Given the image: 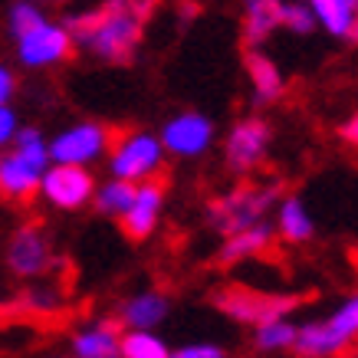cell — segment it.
I'll return each instance as SVG.
<instances>
[{
    "mask_svg": "<svg viewBox=\"0 0 358 358\" xmlns=\"http://www.w3.org/2000/svg\"><path fill=\"white\" fill-rule=\"evenodd\" d=\"M158 0H99L96 7L66 17L79 50L109 66H129L145 40V23L155 13Z\"/></svg>",
    "mask_w": 358,
    "mask_h": 358,
    "instance_id": "6da1fadb",
    "label": "cell"
},
{
    "mask_svg": "<svg viewBox=\"0 0 358 358\" xmlns=\"http://www.w3.org/2000/svg\"><path fill=\"white\" fill-rule=\"evenodd\" d=\"M50 164V138L36 125H20L7 155H0V197L30 201L40 194V178Z\"/></svg>",
    "mask_w": 358,
    "mask_h": 358,
    "instance_id": "7a4b0ae2",
    "label": "cell"
},
{
    "mask_svg": "<svg viewBox=\"0 0 358 358\" xmlns=\"http://www.w3.org/2000/svg\"><path fill=\"white\" fill-rule=\"evenodd\" d=\"M276 201H280L276 185H237L207 204V227L220 237H230L237 230L263 224L270 210H276Z\"/></svg>",
    "mask_w": 358,
    "mask_h": 358,
    "instance_id": "3957f363",
    "label": "cell"
},
{
    "mask_svg": "<svg viewBox=\"0 0 358 358\" xmlns=\"http://www.w3.org/2000/svg\"><path fill=\"white\" fill-rule=\"evenodd\" d=\"M106 158H109L112 178L141 185V181H148V178H155V174L162 171L168 152H164L158 131L135 129V131H129V135H122L119 141H112V148Z\"/></svg>",
    "mask_w": 358,
    "mask_h": 358,
    "instance_id": "277c9868",
    "label": "cell"
},
{
    "mask_svg": "<svg viewBox=\"0 0 358 358\" xmlns=\"http://www.w3.org/2000/svg\"><path fill=\"white\" fill-rule=\"evenodd\" d=\"M210 303L217 306L224 315H230L240 326H260L280 315H289L299 309V296H282V293H260L250 286H220L217 293L210 296Z\"/></svg>",
    "mask_w": 358,
    "mask_h": 358,
    "instance_id": "5b68a950",
    "label": "cell"
},
{
    "mask_svg": "<svg viewBox=\"0 0 358 358\" xmlns=\"http://www.w3.org/2000/svg\"><path fill=\"white\" fill-rule=\"evenodd\" d=\"M17 50V63L23 69H53V66L66 63L69 56L76 53V40L73 33L66 30L63 20H50L36 23L33 30H27L23 36L13 40Z\"/></svg>",
    "mask_w": 358,
    "mask_h": 358,
    "instance_id": "8992f818",
    "label": "cell"
},
{
    "mask_svg": "<svg viewBox=\"0 0 358 358\" xmlns=\"http://www.w3.org/2000/svg\"><path fill=\"white\" fill-rule=\"evenodd\" d=\"M96 185V174L86 164L50 162L40 178V197L56 210H83L86 204H92Z\"/></svg>",
    "mask_w": 358,
    "mask_h": 358,
    "instance_id": "52a82bcc",
    "label": "cell"
},
{
    "mask_svg": "<svg viewBox=\"0 0 358 358\" xmlns=\"http://www.w3.org/2000/svg\"><path fill=\"white\" fill-rule=\"evenodd\" d=\"M112 148V131L102 122L83 119L66 125L63 131H56L50 138V162H63V164H92L99 158H106Z\"/></svg>",
    "mask_w": 358,
    "mask_h": 358,
    "instance_id": "ba28073f",
    "label": "cell"
},
{
    "mask_svg": "<svg viewBox=\"0 0 358 358\" xmlns=\"http://www.w3.org/2000/svg\"><path fill=\"white\" fill-rule=\"evenodd\" d=\"M273 145V125L263 115H247L230 125L227 138H224V162L234 174H250L263 164Z\"/></svg>",
    "mask_w": 358,
    "mask_h": 358,
    "instance_id": "9c48e42d",
    "label": "cell"
},
{
    "mask_svg": "<svg viewBox=\"0 0 358 358\" xmlns=\"http://www.w3.org/2000/svg\"><path fill=\"white\" fill-rule=\"evenodd\" d=\"M158 138H162L164 152L171 155V158H181V162H194L201 155H207L214 148V141H217V125L210 115L204 112H178L171 119L162 125L158 131Z\"/></svg>",
    "mask_w": 358,
    "mask_h": 358,
    "instance_id": "30bf717a",
    "label": "cell"
},
{
    "mask_svg": "<svg viewBox=\"0 0 358 358\" xmlns=\"http://www.w3.org/2000/svg\"><path fill=\"white\" fill-rule=\"evenodd\" d=\"M3 260H7V270L20 280H40L53 270V243L46 237V230L40 224H20L7 237V247H3Z\"/></svg>",
    "mask_w": 358,
    "mask_h": 358,
    "instance_id": "8fae6325",
    "label": "cell"
},
{
    "mask_svg": "<svg viewBox=\"0 0 358 358\" xmlns=\"http://www.w3.org/2000/svg\"><path fill=\"white\" fill-rule=\"evenodd\" d=\"M162 210H164V185L162 181H155V178L141 181V185L135 187V201H131V207L119 217L122 234H125L129 240H135V243L148 240L155 230H158Z\"/></svg>",
    "mask_w": 358,
    "mask_h": 358,
    "instance_id": "7c38bea8",
    "label": "cell"
},
{
    "mask_svg": "<svg viewBox=\"0 0 358 358\" xmlns=\"http://www.w3.org/2000/svg\"><path fill=\"white\" fill-rule=\"evenodd\" d=\"M69 348H73V358H122V322L96 319L73 332Z\"/></svg>",
    "mask_w": 358,
    "mask_h": 358,
    "instance_id": "4fadbf2b",
    "label": "cell"
},
{
    "mask_svg": "<svg viewBox=\"0 0 358 358\" xmlns=\"http://www.w3.org/2000/svg\"><path fill=\"white\" fill-rule=\"evenodd\" d=\"M243 66H247L250 92H253V102H257V106H273L276 99H282V92H286L282 69L276 66V59H273V56L263 53V46L247 50Z\"/></svg>",
    "mask_w": 358,
    "mask_h": 358,
    "instance_id": "5bb4252c",
    "label": "cell"
},
{
    "mask_svg": "<svg viewBox=\"0 0 358 358\" xmlns=\"http://www.w3.org/2000/svg\"><path fill=\"white\" fill-rule=\"evenodd\" d=\"M171 315V299L158 289H141V293L129 296L119 306V319L122 329H158Z\"/></svg>",
    "mask_w": 358,
    "mask_h": 358,
    "instance_id": "9a60e30c",
    "label": "cell"
},
{
    "mask_svg": "<svg viewBox=\"0 0 358 358\" xmlns=\"http://www.w3.org/2000/svg\"><path fill=\"white\" fill-rule=\"evenodd\" d=\"M276 220H273V230L282 243H293V247H303L315 237V220L309 214L303 197H280L276 201Z\"/></svg>",
    "mask_w": 358,
    "mask_h": 358,
    "instance_id": "2e32d148",
    "label": "cell"
},
{
    "mask_svg": "<svg viewBox=\"0 0 358 358\" xmlns=\"http://www.w3.org/2000/svg\"><path fill=\"white\" fill-rule=\"evenodd\" d=\"M273 237H276V230H273L270 220L253 224V227H247V230H237V234L224 237V243H220V250H217V263L230 266V263H243V260H250V257H260V253L270 250Z\"/></svg>",
    "mask_w": 358,
    "mask_h": 358,
    "instance_id": "e0dca14e",
    "label": "cell"
},
{
    "mask_svg": "<svg viewBox=\"0 0 358 358\" xmlns=\"http://www.w3.org/2000/svg\"><path fill=\"white\" fill-rule=\"evenodd\" d=\"M282 0H243V43L247 50L266 46L273 33L280 30Z\"/></svg>",
    "mask_w": 358,
    "mask_h": 358,
    "instance_id": "ac0fdd59",
    "label": "cell"
},
{
    "mask_svg": "<svg viewBox=\"0 0 358 358\" xmlns=\"http://www.w3.org/2000/svg\"><path fill=\"white\" fill-rule=\"evenodd\" d=\"M315 10L319 30H326L336 40H355L358 36V0H315L309 3Z\"/></svg>",
    "mask_w": 358,
    "mask_h": 358,
    "instance_id": "d6986e66",
    "label": "cell"
},
{
    "mask_svg": "<svg viewBox=\"0 0 358 358\" xmlns=\"http://www.w3.org/2000/svg\"><path fill=\"white\" fill-rule=\"evenodd\" d=\"M135 187L131 181H122V178H112L106 185H96V194H92V207H96L102 217H115L119 220L125 210L131 207V201H135Z\"/></svg>",
    "mask_w": 358,
    "mask_h": 358,
    "instance_id": "ffe728a7",
    "label": "cell"
},
{
    "mask_svg": "<svg viewBox=\"0 0 358 358\" xmlns=\"http://www.w3.org/2000/svg\"><path fill=\"white\" fill-rule=\"evenodd\" d=\"M122 358H171L158 329H122Z\"/></svg>",
    "mask_w": 358,
    "mask_h": 358,
    "instance_id": "44dd1931",
    "label": "cell"
},
{
    "mask_svg": "<svg viewBox=\"0 0 358 358\" xmlns=\"http://www.w3.org/2000/svg\"><path fill=\"white\" fill-rule=\"evenodd\" d=\"M293 342H296V322H289L286 315L253 326V348L257 352H286V348H293Z\"/></svg>",
    "mask_w": 358,
    "mask_h": 358,
    "instance_id": "7402d4cb",
    "label": "cell"
},
{
    "mask_svg": "<svg viewBox=\"0 0 358 358\" xmlns=\"http://www.w3.org/2000/svg\"><path fill=\"white\" fill-rule=\"evenodd\" d=\"M280 30L293 33V36H309V33L319 30V20H315V10L306 3V0H282L280 10Z\"/></svg>",
    "mask_w": 358,
    "mask_h": 358,
    "instance_id": "603a6c76",
    "label": "cell"
},
{
    "mask_svg": "<svg viewBox=\"0 0 358 358\" xmlns=\"http://www.w3.org/2000/svg\"><path fill=\"white\" fill-rule=\"evenodd\" d=\"M46 13L40 3H33V0H13L10 10H7V33H10L13 40L23 36L27 30H33L36 23H43Z\"/></svg>",
    "mask_w": 358,
    "mask_h": 358,
    "instance_id": "cb8c5ba5",
    "label": "cell"
},
{
    "mask_svg": "<svg viewBox=\"0 0 358 358\" xmlns=\"http://www.w3.org/2000/svg\"><path fill=\"white\" fill-rule=\"evenodd\" d=\"M326 322L338 332V338L345 342V345H352V338L358 336V293L348 296L345 303L338 306L332 315H326Z\"/></svg>",
    "mask_w": 358,
    "mask_h": 358,
    "instance_id": "d4e9b609",
    "label": "cell"
},
{
    "mask_svg": "<svg viewBox=\"0 0 358 358\" xmlns=\"http://www.w3.org/2000/svg\"><path fill=\"white\" fill-rule=\"evenodd\" d=\"M59 293H56L53 286H30L27 293H23V306L30 309V313H56L59 309Z\"/></svg>",
    "mask_w": 358,
    "mask_h": 358,
    "instance_id": "484cf974",
    "label": "cell"
},
{
    "mask_svg": "<svg viewBox=\"0 0 358 358\" xmlns=\"http://www.w3.org/2000/svg\"><path fill=\"white\" fill-rule=\"evenodd\" d=\"M171 358H227V348L217 342H187L171 348Z\"/></svg>",
    "mask_w": 358,
    "mask_h": 358,
    "instance_id": "4316f807",
    "label": "cell"
},
{
    "mask_svg": "<svg viewBox=\"0 0 358 358\" xmlns=\"http://www.w3.org/2000/svg\"><path fill=\"white\" fill-rule=\"evenodd\" d=\"M17 129H20V115H17V109H13L10 102L0 106V148L10 145L13 135H17Z\"/></svg>",
    "mask_w": 358,
    "mask_h": 358,
    "instance_id": "83f0119b",
    "label": "cell"
},
{
    "mask_svg": "<svg viewBox=\"0 0 358 358\" xmlns=\"http://www.w3.org/2000/svg\"><path fill=\"white\" fill-rule=\"evenodd\" d=\"M13 92H17V76H13L10 66L0 63V106H7L13 99Z\"/></svg>",
    "mask_w": 358,
    "mask_h": 358,
    "instance_id": "f1b7e54d",
    "label": "cell"
},
{
    "mask_svg": "<svg viewBox=\"0 0 358 358\" xmlns=\"http://www.w3.org/2000/svg\"><path fill=\"white\" fill-rule=\"evenodd\" d=\"M338 135H342V138H345L348 145H352V148L358 152V112L345 122V125H342V129H338Z\"/></svg>",
    "mask_w": 358,
    "mask_h": 358,
    "instance_id": "f546056e",
    "label": "cell"
},
{
    "mask_svg": "<svg viewBox=\"0 0 358 358\" xmlns=\"http://www.w3.org/2000/svg\"><path fill=\"white\" fill-rule=\"evenodd\" d=\"M33 3H66V0H33Z\"/></svg>",
    "mask_w": 358,
    "mask_h": 358,
    "instance_id": "4dcf8cb0",
    "label": "cell"
},
{
    "mask_svg": "<svg viewBox=\"0 0 358 358\" xmlns=\"http://www.w3.org/2000/svg\"><path fill=\"white\" fill-rule=\"evenodd\" d=\"M50 358H73V355H50Z\"/></svg>",
    "mask_w": 358,
    "mask_h": 358,
    "instance_id": "1f68e13d",
    "label": "cell"
},
{
    "mask_svg": "<svg viewBox=\"0 0 358 358\" xmlns=\"http://www.w3.org/2000/svg\"><path fill=\"white\" fill-rule=\"evenodd\" d=\"M306 3H315V0H306Z\"/></svg>",
    "mask_w": 358,
    "mask_h": 358,
    "instance_id": "d6a6232c",
    "label": "cell"
},
{
    "mask_svg": "<svg viewBox=\"0 0 358 358\" xmlns=\"http://www.w3.org/2000/svg\"><path fill=\"white\" fill-rule=\"evenodd\" d=\"M0 306H3V299H0Z\"/></svg>",
    "mask_w": 358,
    "mask_h": 358,
    "instance_id": "836d02e7",
    "label": "cell"
}]
</instances>
